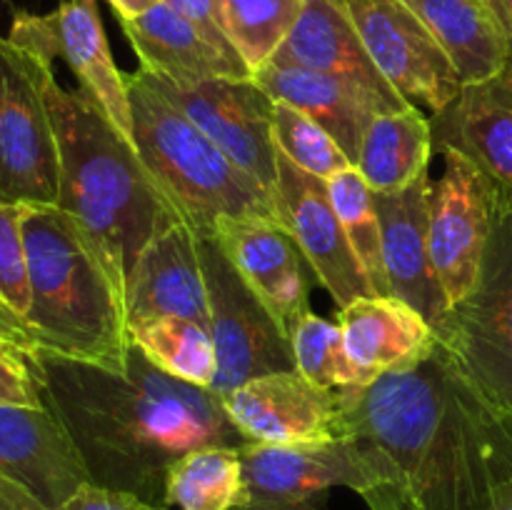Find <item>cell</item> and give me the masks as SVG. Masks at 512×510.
I'll return each mask as SVG.
<instances>
[{
  "label": "cell",
  "instance_id": "cell-4",
  "mask_svg": "<svg viewBox=\"0 0 512 510\" xmlns=\"http://www.w3.org/2000/svg\"><path fill=\"white\" fill-rule=\"evenodd\" d=\"M28 313L43 350L108 370L128 368L125 295L58 205L23 210Z\"/></svg>",
  "mask_w": 512,
  "mask_h": 510
},
{
  "label": "cell",
  "instance_id": "cell-3",
  "mask_svg": "<svg viewBox=\"0 0 512 510\" xmlns=\"http://www.w3.org/2000/svg\"><path fill=\"white\" fill-rule=\"evenodd\" d=\"M35 58V75L58 143V208L73 218L103 268L125 295L140 250L173 223L165 200L103 105L85 88H65L53 63Z\"/></svg>",
  "mask_w": 512,
  "mask_h": 510
},
{
  "label": "cell",
  "instance_id": "cell-29",
  "mask_svg": "<svg viewBox=\"0 0 512 510\" xmlns=\"http://www.w3.org/2000/svg\"><path fill=\"white\" fill-rule=\"evenodd\" d=\"M305 0H220L230 45L253 75L273 60L293 30Z\"/></svg>",
  "mask_w": 512,
  "mask_h": 510
},
{
  "label": "cell",
  "instance_id": "cell-30",
  "mask_svg": "<svg viewBox=\"0 0 512 510\" xmlns=\"http://www.w3.org/2000/svg\"><path fill=\"white\" fill-rule=\"evenodd\" d=\"M328 190L335 213L350 240V248L358 255L375 295H388V280H385L383 268V233H380L375 193L355 165L328 178Z\"/></svg>",
  "mask_w": 512,
  "mask_h": 510
},
{
  "label": "cell",
  "instance_id": "cell-32",
  "mask_svg": "<svg viewBox=\"0 0 512 510\" xmlns=\"http://www.w3.org/2000/svg\"><path fill=\"white\" fill-rule=\"evenodd\" d=\"M273 140L278 153H283L290 163L323 180L333 178L340 170L353 168L345 150L335 143L323 125L283 100H275Z\"/></svg>",
  "mask_w": 512,
  "mask_h": 510
},
{
  "label": "cell",
  "instance_id": "cell-14",
  "mask_svg": "<svg viewBox=\"0 0 512 510\" xmlns=\"http://www.w3.org/2000/svg\"><path fill=\"white\" fill-rule=\"evenodd\" d=\"M273 205L278 223L303 250L318 283L328 290L338 308L375 295L335 213L328 180L305 173L278 153V185Z\"/></svg>",
  "mask_w": 512,
  "mask_h": 510
},
{
  "label": "cell",
  "instance_id": "cell-16",
  "mask_svg": "<svg viewBox=\"0 0 512 510\" xmlns=\"http://www.w3.org/2000/svg\"><path fill=\"white\" fill-rule=\"evenodd\" d=\"M213 240L290 338L310 313V290L318 278L288 230L275 218L223 215L215 220Z\"/></svg>",
  "mask_w": 512,
  "mask_h": 510
},
{
  "label": "cell",
  "instance_id": "cell-26",
  "mask_svg": "<svg viewBox=\"0 0 512 510\" xmlns=\"http://www.w3.org/2000/svg\"><path fill=\"white\" fill-rule=\"evenodd\" d=\"M433 128L418 105L373 118L355 168L373 193H398L428 170Z\"/></svg>",
  "mask_w": 512,
  "mask_h": 510
},
{
  "label": "cell",
  "instance_id": "cell-9",
  "mask_svg": "<svg viewBox=\"0 0 512 510\" xmlns=\"http://www.w3.org/2000/svg\"><path fill=\"white\" fill-rule=\"evenodd\" d=\"M0 200L58 203V143L35 58L0 33Z\"/></svg>",
  "mask_w": 512,
  "mask_h": 510
},
{
  "label": "cell",
  "instance_id": "cell-25",
  "mask_svg": "<svg viewBox=\"0 0 512 510\" xmlns=\"http://www.w3.org/2000/svg\"><path fill=\"white\" fill-rule=\"evenodd\" d=\"M428 25L463 83H480L510 65V43L493 0H405Z\"/></svg>",
  "mask_w": 512,
  "mask_h": 510
},
{
  "label": "cell",
  "instance_id": "cell-13",
  "mask_svg": "<svg viewBox=\"0 0 512 510\" xmlns=\"http://www.w3.org/2000/svg\"><path fill=\"white\" fill-rule=\"evenodd\" d=\"M8 38L18 48L55 63L63 60L120 133L133 143V113L125 73L115 65L98 0H63L43 15L15 10Z\"/></svg>",
  "mask_w": 512,
  "mask_h": 510
},
{
  "label": "cell",
  "instance_id": "cell-19",
  "mask_svg": "<svg viewBox=\"0 0 512 510\" xmlns=\"http://www.w3.org/2000/svg\"><path fill=\"white\" fill-rule=\"evenodd\" d=\"M0 473L58 510L90 483L83 458L53 410L0 405Z\"/></svg>",
  "mask_w": 512,
  "mask_h": 510
},
{
  "label": "cell",
  "instance_id": "cell-34",
  "mask_svg": "<svg viewBox=\"0 0 512 510\" xmlns=\"http://www.w3.org/2000/svg\"><path fill=\"white\" fill-rule=\"evenodd\" d=\"M0 405L45 408L38 365L0 348Z\"/></svg>",
  "mask_w": 512,
  "mask_h": 510
},
{
  "label": "cell",
  "instance_id": "cell-6",
  "mask_svg": "<svg viewBox=\"0 0 512 510\" xmlns=\"http://www.w3.org/2000/svg\"><path fill=\"white\" fill-rule=\"evenodd\" d=\"M243 500L238 510H325L333 488H350L370 510H403L398 468L378 443H243Z\"/></svg>",
  "mask_w": 512,
  "mask_h": 510
},
{
  "label": "cell",
  "instance_id": "cell-28",
  "mask_svg": "<svg viewBox=\"0 0 512 510\" xmlns=\"http://www.w3.org/2000/svg\"><path fill=\"white\" fill-rule=\"evenodd\" d=\"M128 338L135 350L155 368L183 383L210 388L218 373L215 345L205 325L175 315L138 320L128 325Z\"/></svg>",
  "mask_w": 512,
  "mask_h": 510
},
{
  "label": "cell",
  "instance_id": "cell-35",
  "mask_svg": "<svg viewBox=\"0 0 512 510\" xmlns=\"http://www.w3.org/2000/svg\"><path fill=\"white\" fill-rule=\"evenodd\" d=\"M58 510H170L165 505L148 503L138 495L120 493V490L100 488V485H83L70 500H65Z\"/></svg>",
  "mask_w": 512,
  "mask_h": 510
},
{
  "label": "cell",
  "instance_id": "cell-27",
  "mask_svg": "<svg viewBox=\"0 0 512 510\" xmlns=\"http://www.w3.org/2000/svg\"><path fill=\"white\" fill-rule=\"evenodd\" d=\"M243 500L240 445L190 450L165 478L163 505L170 510H238Z\"/></svg>",
  "mask_w": 512,
  "mask_h": 510
},
{
  "label": "cell",
  "instance_id": "cell-38",
  "mask_svg": "<svg viewBox=\"0 0 512 510\" xmlns=\"http://www.w3.org/2000/svg\"><path fill=\"white\" fill-rule=\"evenodd\" d=\"M0 510H50L23 483L0 473Z\"/></svg>",
  "mask_w": 512,
  "mask_h": 510
},
{
  "label": "cell",
  "instance_id": "cell-11",
  "mask_svg": "<svg viewBox=\"0 0 512 510\" xmlns=\"http://www.w3.org/2000/svg\"><path fill=\"white\" fill-rule=\"evenodd\" d=\"M445 170L430 190L428 245L433 270L450 305L470 295L498 218L490 180L463 155L443 153Z\"/></svg>",
  "mask_w": 512,
  "mask_h": 510
},
{
  "label": "cell",
  "instance_id": "cell-5",
  "mask_svg": "<svg viewBox=\"0 0 512 510\" xmlns=\"http://www.w3.org/2000/svg\"><path fill=\"white\" fill-rule=\"evenodd\" d=\"M125 83L135 150L165 200L198 238H213L215 220L223 215L275 218L273 198L160 95L143 70L125 75Z\"/></svg>",
  "mask_w": 512,
  "mask_h": 510
},
{
  "label": "cell",
  "instance_id": "cell-37",
  "mask_svg": "<svg viewBox=\"0 0 512 510\" xmlns=\"http://www.w3.org/2000/svg\"><path fill=\"white\" fill-rule=\"evenodd\" d=\"M173 10H178L183 18H188L190 23L198 25L205 35H208L213 43H218L220 48L230 50V53H238V50L230 45L228 35H225L223 18H220V0H165Z\"/></svg>",
  "mask_w": 512,
  "mask_h": 510
},
{
  "label": "cell",
  "instance_id": "cell-1",
  "mask_svg": "<svg viewBox=\"0 0 512 510\" xmlns=\"http://www.w3.org/2000/svg\"><path fill=\"white\" fill-rule=\"evenodd\" d=\"M345 433L398 468L403 510H488L512 480V413L443 348L425 363L343 388Z\"/></svg>",
  "mask_w": 512,
  "mask_h": 510
},
{
  "label": "cell",
  "instance_id": "cell-36",
  "mask_svg": "<svg viewBox=\"0 0 512 510\" xmlns=\"http://www.w3.org/2000/svg\"><path fill=\"white\" fill-rule=\"evenodd\" d=\"M0 348L20 355V358L33 360V363L38 360L40 350H43L38 335L30 328L25 315L18 313L3 295H0Z\"/></svg>",
  "mask_w": 512,
  "mask_h": 510
},
{
  "label": "cell",
  "instance_id": "cell-39",
  "mask_svg": "<svg viewBox=\"0 0 512 510\" xmlns=\"http://www.w3.org/2000/svg\"><path fill=\"white\" fill-rule=\"evenodd\" d=\"M158 3H163V0H108V5L115 10L118 20L138 18V15L148 13Z\"/></svg>",
  "mask_w": 512,
  "mask_h": 510
},
{
  "label": "cell",
  "instance_id": "cell-17",
  "mask_svg": "<svg viewBox=\"0 0 512 510\" xmlns=\"http://www.w3.org/2000/svg\"><path fill=\"white\" fill-rule=\"evenodd\" d=\"M433 150L463 155L493 185L498 213H512V63L480 83H463L430 118Z\"/></svg>",
  "mask_w": 512,
  "mask_h": 510
},
{
  "label": "cell",
  "instance_id": "cell-41",
  "mask_svg": "<svg viewBox=\"0 0 512 510\" xmlns=\"http://www.w3.org/2000/svg\"><path fill=\"white\" fill-rule=\"evenodd\" d=\"M488 510H512V480L498 490V495H495L493 505Z\"/></svg>",
  "mask_w": 512,
  "mask_h": 510
},
{
  "label": "cell",
  "instance_id": "cell-40",
  "mask_svg": "<svg viewBox=\"0 0 512 510\" xmlns=\"http://www.w3.org/2000/svg\"><path fill=\"white\" fill-rule=\"evenodd\" d=\"M495 10H498V18L503 23L505 35H508L510 43V63H512V0H493Z\"/></svg>",
  "mask_w": 512,
  "mask_h": 510
},
{
  "label": "cell",
  "instance_id": "cell-22",
  "mask_svg": "<svg viewBox=\"0 0 512 510\" xmlns=\"http://www.w3.org/2000/svg\"><path fill=\"white\" fill-rule=\"evenodd\" d=\"M125 38L133 45L140 70L178 85H195L205 80H248L255 78L238 53L220 48L198 25L158 3L138 18L120 20Z\"/></svg>",
  "mask_w": 512,
  "mask_h": 510
},
{
  "label": "cell",
  "instance_id": "cell-12",
  "mask_svg": "<svg viewBox=\"0 0 512 510\" xmlns=\"http://www.w3.org/2000/svg\"><path fill=\"white\" fill-rule=\"evenodd\" d=\"M370 60L390 88L430 113L463 88L443 45L405 0H345Z\"/></svg>",
  "mask_w": 512,
  "mask_h": 510
},
{
  "label": "cell",
  "instance_id": "cell-31",
  "mask_svg": "<svg viewBox=\"0 0 512 510\" xmlns=\"http://www.w3.org/2000/svg\"><path fill=\"white\" fill-rule=\"evenodd\" d=\"M290 348H293L295 370L320 388H358L375 380L350 358L340 323L315 313L303 315L300 323L290 330Z\"/></svg>",
  "mask_w": 512,
  "mask_h": 510
},
{
  "label": "cell",
  "instance_id": "cell-23",
  "mask_svg": "<svg viewBox=\"0 0 512 510\" xmlns=\"http://www.w3.org/2000/svg\"><path fill=\"white\" fill-rule=\"evenodd\" d=\"M350 358L373 378L425 363L438 348L435 328L395 295H368L340 308Z\"/></svg>",
  "mask_w": 512,
  "mask_h": 510
},
{
  "label": "cell",
  "instance_id": "cell-18",
  "mask_svg": "<svg viewBox=\"0 0 512 510\" xmlns=\"http://www.w3.org/2000/svg\"><path fill=\"white\" fill-rule=\"evenodd\" d=\"M428 170L398 193H375L383 233V268L388 295L413 305L430 325L448 313L450 303L433 270L428 245L430 220Z\"/></svg>",
  "mask_w": 512,
  "mask_h": 510
},
{
  "label": "cell",
  "instance_id": "cell-7",
  "mask_svg": "<svg viewBox=\"0 0 512 510\" xmlns=\"http://www.w3.org/2000/svg\"><path fill=\"white\" fill-rule=\"evenodd\" d=\"M458 368L512 413V213H498L480 278L433 325Z\"/></svg>",
  "mask_w": 512,
  "mask_h": 510
},
{
  "label": "cell",
  "instance_id": "cell-21",
  "mask_svg": "<svg viewBox=\"0 0 512 510\" xmlns=\"http://www.w3.org/2000/svg\"><path fill=\"white\" fill-rule=\"evenodd\" d=\"M125 310L128 325L175 315L208 328L210 305L198 235L188 225L173 223L140 250L125 285Z\"/></svg>",
  "mask_w": 512,
  "mask_h": 510
},
{
  "label": "cell",
  "instance_id": "cell-33",
  "mask_svg": "<svg viewBox=\"0 0 512 510\" xmlns=\"http://www.w3.org/2000/svg\"><path fill=\"white\" fill-rule=\"evenodd\" d=\"M25 205L0 200V295L18 313H28V270H25L23 240Z\"/></svg>",
  "mask_w": 512,
  "mask_h": 510
},
{
  "label": "cell",
  "instance_id": "cell-10",
  "mask_svg": "<svg viewBox=\"0 0 512 510\" xmlns=\"http://www.w3.org/2000/svg\"><path fill=\"white\" fill-rule=\"evenodd\" d=\"M145 78L273 198L278 185L275 100L260 88L258 80L223 78L178 85L150 73H145Z\"/></svg>",
  "mask_w": 512,
  "mask_h": 510
},
{
  "label": "cell",
  "instance_id": "cell-15",
  "mask_svg": "<svg viewBox=\"0 0 512 510\" xmlns=\"http://www.w3.org/2000/svg\"><path fill=\"white\" fill-rule=\"evenodd\" d=\"M220 400L245 443L298 445L348 438L343 390L320 388L298 370L260 375Z\"/></svg>",
  "mask_w": 512,
  "mask_h": 510
},
{
  "label": "cell",
  "instance_id": "cell-2",
  "mask_svg": "<svg viewBox=\"0 0 512 510\" xmlns=\"http://www.w3.org/2000/svg\"><path fill=\"white\" fill-rule=\"evenodd\" d=\"M35 365L45 405L100 488L163 505L168 470L183 455L245 443L220 395L163 373L135 348L120 373L48 350Z\"/></svg>",
  "mask_w": 512,
  "mask_h": 510
},
{
  "label": "cell",
  "instance_id": "cell-24",
  "mask_svg": "<svg viewBox=\"0 0 512 510\" xmlns=\"http://www.w3.org/2000/svg\"><path fill=\"white\" fill-rule=\"evenodd\" d=\"M255 80L273 100H283L323 125L353 165L358 163L368 125L378 115L390 113L368 90L298 65L268 63L255 73Z\"/></svg>",
  "mask_w": 512,
  "mask_h": 510
},
{
  "label": "cell",
  "instance_id": "cell-8",
  "mask_svg": "<svg viewBox=\"0 0 512 510\" xmlns=\"http://www.w3.org/2000/svg\"><path fill=\"white\" fill-rule=\"evenodd\" d=\"M200 265L210 305V338L215 345V395H228L260 375L295 370L290 338L263 300L248 288L213 238H198Z\"/></svg>",
  "mask_w": 512,
  "mask_h": 510
},
{
  "label": "cell",
  "instance_id": "cell-20",
  "mask_svg": "<svg viewBox=\"0 0 512 510\" xmlns=\"http://www.w3.org/2000/svg\"><path fill=\"white\" fill-rule=\"evenodd\" d=\"M270 63L298 65L343 78L373 93L390 113L410 108V100L395 93L370 60L345 0H305L293 30Z\"/></svg>",
  "mask_w": 512,
  "mask_h": 510
}]
</instances>
